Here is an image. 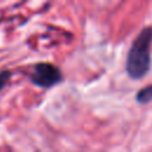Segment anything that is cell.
I'll return each mask as SVG.
<instances>
[{"label": "cell", "mask_w": 152, "mask_h": 152, "mask_svg": "<svg viewBox=\"0 0 152 152\" xmlns=\"http://www.w3.org/2000/svg\"><path fill=\"white\" fill-rule=\"evenodd\" d=\"M152 27L144 28L134 39L127 55L126 71L132 78H141L147 74L151 65Z\"/></svg>", "instance_id": "obj_1"}, {"label": "cell", "mask_w": 152, "mask_h": 152, "mask_svg": "<svg viewBox=\"0 0 152 152\" xmlns=\"http://www.w3.org/2000/svg\"><path fill=\"white\" fill-rule=\"evenodd\" d=\"M31 81L43 88H50L62 81L61 70L50 63H38L33 66Z\"/></svg>", "instance_id": "obj_2"}, {"label": "cell", "mask_w": 152, "mask_h": 152, "mask_svg": "<svg viewBox=\"0 0 152 152\" xmlns=\"http://www.w3.org/2000/svg\"><path fill=\"white\" fill-rule=\"evenodd\" d=\"M152 100V84L140 89L137 94V101L139 103H147Z\"/></svg>", "instance_id": "obj_3"}, {"label": "cell", "mask_w": 152, "mask_h": 152, "mask_svg": "<svg viewBox=\"0 0 152 152\" xmlns=\"http://www.w3.org/2000/svg\"><path fill=\"white\" fill-rule=\"evenodd\" d=\"M11 77V72L8 70H2L0 71V91L5 88V86L7 84L8 80Z\"/></svg>", "instance_id": "obj_4"}]
</instances>
